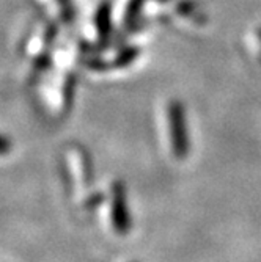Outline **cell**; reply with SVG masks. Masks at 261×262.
I'll return each instance as SVG.
<instances>
[{
	"instance_id": "cell-1",
	"label": "cell",
	"mask_w": 261,
	"mask_h": 262,
	"mask_svg": "<svg viewBox=\"0 0 261 262\" xmlns=\"http://www.w3.org/2000/svg\"><path fill=\"white\" fill-rule=\"evenodd\" d=\"M110 220L113 231L120 235H125L131 231V217L126 206V192L122 182L112 185L110 193Z\"/></svg>"
},
{
	"instance_id": "cell-2",
	"label": "cell",
	"mask_w": 261,
	"mask_h": 262,
	"mask_svg": "<svg viewBox=\"0 0 261 262\" xmlns=\"http://www.w3.org/2000/svg\"><path fill=\"white\" fill-rule=\"evenodd\" d=\"M170 127L173 156L176 159H184L189 152V141L186 132L184 112L179 104H172L170 107Z\"/></svg>"
},
{
	"instance_id": "cell-3",
	"label": "cell",
	"mask_w": 261,
	"mask_h": 262,
	"mask_svg": "<svg viewBox=\"0 0 261 262\" xmlns=\"http://www.w3.org/2000/svg\"><path fill=\"white\" fill-rule=\"evenodd\" d=\"M68 168L71 173V182L76 192H85L88 188L90 181H91V173H90V165H88V157L84 151L81 149H73L68 152Z\"/></svg>"
},
{
	"instance_id": "cell-4",
	"label": "cell",
	"mask_w": 261,
	"mask_h": 262,
	"mask_svg": "<svg viewBox=\"0 0 261 262\" xmlns=\"http://www.w3.org/2000/svg\"><path fill=\"white\" fill-rule=\"evenodd\" d=\"M13 156H14L13 140L5 134H0V165H4L8 160H11Z\"/></svg>"
}]
</instances>
